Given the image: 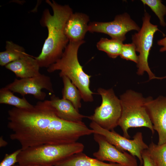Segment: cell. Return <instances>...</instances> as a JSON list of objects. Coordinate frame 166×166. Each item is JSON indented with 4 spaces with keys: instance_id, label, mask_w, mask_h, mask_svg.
Listing matches in <instances>:
<instances>
[{
    "instance_id": "obj_1",
    "label": "cell",
    "mask_w": 166,
    "mask_h": 166,
    "mask_svg": "<svg viewBox=\"0 0 166 166\" xmlns=\"http://www.w3.org/2000/svg\"><path fill=\"white\" fill-rule=\"evenodd\" d=\"M8 114L7 126L12 132L10 138L18 141L22 150L43 144L73 143L94 133L83 122L75 123L59 118L50 100L39 101L27 109L14 107Z\"/></svg>"
},
{
    "instance_id": "obj_2",
    "label": "cell",
    "mask_w": 166,
    "mask_h": 166,
    "mask_svg": "<svg viewBox=\"0 0 166 166\" xmlns=\"http://www.w3.org/2000/svg\"><path fill=\"white\" fill-rule=\"evenodd\" d=\"M45 2L52 8L53 14H51L47 9L43 11L40 23L41 26L47 28L48 35L41 53L34 57L40 67L48 68L61 58L69 43L64 28L73 12L68 5H61L53 0H46Z\"/></svg>"
},
{
    "instance_id": "obj_3",
    "label": "cell",
    "mask_w": 166,
    "mask_h": 166,
    "mask_svg": "<svg viewBox=\"0 0 166 166\" xmlns=\"http://www.w3.org/2000/svg\"><path fill=\"white\" fill-rule=\"evenodd\" d=\"M85 42L84 40L69 42L60 58L49 67L47 71L51 73L60 70L59 75L68 77L79 90L82 99L86 102L93 101L94 93L89 88L91 76L83 70L78 58L80 46Z\"/></svg>"
},
{
    "instance_id": "obj_4",
    "label": "cell",
    "mask_w": 166,
    "mask_h": 166,
    "mask_svg": "<svg viewBox=\"0 0 166 166\" xmlns=\"http://www.w3.org/2000/svg\"><path fill=\"white\" fill-rule=\"evenodd\" d=\"M84 148L76 142L62 144H46L22 150L18 157V163L22 165L54 166L57 163L78 153Z\"/></svg>"
},
{
    "instance_id": "obj_5",
    "label": "cell",
    "mask_w": 166,
    "mask_h": 166,
    "mask_svg": "<svg viewBox=\"0 0 166 166\" xmlns=\"http://www.w3.org/2000/svg\"><path fill=\"white\" fill-rule=\"evenodd\" d=\"M121 115L118 125L122 129L123 136L129 139L128 130L130 128L146 127L153 134L154 130L145 106L146 98L140 93L128 90L120 96Z\"/></svg>"
},
{
    "instance_id": "obj_6",
    "label": "cell",
    "mask_w": 166,
    "mask_h": 166,
    "mask_svg": "<svg viewBox=\"0 0 166 166\" xmlns=\"http://www.w3.org/2000/svg\"><path fill=\"white\" fill-rule=\"evenodd\" d=\"M151 15L145 10L142 18V24L140 30L132 36V43L135 45L136 51L139 53L138 60L136 64V73L140 76L144 72L148 73L149 80L160 79L156 77L151 71L148 65V59L150 50L152 46L154 35L157 31L165 34L159 29L158 26L150 22Z\"/></svg>"
},
{
    "instance_id": "obj_7",
    "label": "cell",
    "mask_w": 166,
    "mask_h": 166,
    "mask_svg": "<svg viewBox=\"0 0 166 166\" xmlns=\"http://www.w3.org/2000/svg\"><path fill=\"white\" fill-rule=\"evenodd\" d=\"M97 93L101 97V105L97 107L94 113L87 118L105 129L111 131L118 125L121 113L120 99L115 95L113 88H99Z\"/></svg>"
},
{
    "instance_id": "obj_8",
    "label": "cell",
    "mask_w": 166,
    "mask_h": 166,
    "mask_svg": "<svg viewBox=\"0 0 166 166\" xmlns=\"http://www.w3.org/2000/svg\"><path fill=\"white\" fill-rule=\"evenodd\" d=\"M89 127L94 131V133L103 136L121 151H128L131 155L136 156L140 165L143 164L142 152L144 150L148 149V146L144 141L141 132H137L133 136V139L130 140L121 136L114 130L110 131L104 129L93 121L90 123Z\"/></svg>"
},
{
    "instance_id": "obj_9",
    "label": "cell",
    "mask_w": 166,
    "mask_h": 166,
    "mask_svg": "<svg viewBox=\"0 0 166 166\" xmlns=\"http://www.w3.org/2000/svg\"><path fill=\"white\" fill-rule=\"evenodd\" d=\"M140 28L127 13L117 15L114 20L108 22H93L88 26V31L98 32L109 35L112 39L122 42L126 39V34L128 32L135 30L138 31Z\"/></svg>"
},
{
    "instance_id": "obj_10",
    "label": "cell",
    "mask_w": 166,
    "mask_h": 166,
    "mask_svg": "<svg viewBox=\"0 0 166 166\" xmlns=\"http://www.w3.org/2000/svg\"><path fill=\"white\" fill-rule=\"evenodd\" d=\"M5 87L13 93L20 94L23 97L30 94L40 101H44L46 95L42 91L45 89L51 93H54L51 78L43 74L32 77L15 78Z\"/></svg>"
},
{
    "instance_id": "obj_11",
    "label": "cell",
    "mask_w": 166,
    "mask_h": 166,
    "mask_svg": "<svg viewBox=\"0 0 166 166\" xmlns=\"http://www.w3.org/2000/svg\"><path fill=\"white\" fill-rule=\"evenodd\" d=\"M94 139L99 145L98 150L93 156L102 161H109L122 166H138L135 157L125 151L122 152L110 143L103 136L93 134Z\"/></svg>"
},
{
    "instance_id": "obj_12",
    "label": "cell",
    "mask_w": 166,
    "mask_h": 166,
    "mask_svg": "<svg viewBox=\"0 0 166 166\" xmlns=\"http://www.w3.org/2000/svg\"><path fill=\"white\" fill-rule=\"evenodd\" d=\"M145 106L153 129L158 133L157 144L166 143V97L160 96L155 99L148 97Z\"/></svg>"
},
{
    "instance_id": "obj_13",
    "label": "cell",
    "mask_w": 166,
    "mask_h": 166,
    "mask_svg": "<svg viewBox=\"0 0 166 166\" xmlns=\"http://www.w3.org/2000/svg\"><path fill=\"white\" fill-rule=\"evenodd\" d=\"M88 16L80 13H73L67 21L64 28L65 34L69 42H77L84 40L88 31Z\"/></svg>"
},
{
    "instance_id": "obj_14",
    "label": "cell",
    "mask_w": 166,
    "mask_h": 166,
    "mask_svg": "<svg viewBox=\"0 0 166 166\" xmlns=\"http://www.w3.org/2000/svg\"><path fill=\"white\" fill-rule=\"evenodd\" d=\"M5 67L21 79L35 77L41 74L37 61L34 57L26 53L19 59L8 64Z\"/></svg>"
},
{
    "instance_id": "obj_15",
    "label": "cell",
    "mask_w": 166,
    "mask_h": 166,
    "mask_svg": "<svg viewBox=\"0 0 166 166\" xmlns=\"http://www.w3.org/2000/svg\"><path fill=\"white\" fill-rule=\"evenodd\" d=\"M52 106L56 110L58 117L64 121L75 123L82 122L84 118L87 116L79 112L69 101L60 99L54 94L51 96L50 100Z\"/></svg>"
},
{
    "instance_id": "obj_16",
    "label": "cell",
    "mask_w": 166,
    "mask_h": 166,
    "mask_svg": "<svg viewBox=\"0 0 166 166\" xmlns=\"http://www.w3.org/2000/svg\"><path fill=\"white\" fill-rule=\"evenodd\" d=\"M54 166H122L116 163H107L87 156L82 152L74 154L56 163Z\"/></svg>"
},
{
    "instance_id": "obj_17",
    "label": "cell",
    "mask_w": 166,
    "mask_h": 166,
    "mask_svg": "<svg viewBox=\"0 0 166 166\" xmlns=\"http://www.w3.org/2000/svg\"><path fill=\"white\" fill-rule=\"evenodd\" d=\"M61 77L64 86L62 91V98L70 101L79 111L81 106L82 99L79 90L68 77L63 76Z\"/></svg>"
},
{
    "instance_id": "obj_18",
    "label": "cell",
    "mask_w": 166,
    "mask_h": 166,
    "mask_svg": "<svg viewBox=\"0 0 166 166\" xmlns=\"http://www.w3.org/2000/svg\"><path fill=\"white\" fill-rule=\"evenodd\" d=\"M6 50L0 53V65L5 66L19 59L26 52L24 48L11 41L6 42Z\"/></svg>"
},
{
    "instance_id": "obj_19",
    "label": "cell",
    "mask_w": 166,
    "mask_h": 166,
    "mask_svg": "<svg viewBox=\"0 0 166 166\" xmlns=\"http://www.w3.org/2000/svg\"><path fill=\"white\" fill-rule=\"evenodd\" d=\"M0 103L13 105L21 109H27L34 106L23 97L21 98L15 96L13 93L5 86L0 89Z\"/></svg>"
},
{
    "instance_id": "obj_20",
    "label": "cell",
    "mask_w": 166,
    "mask_h": 166,
    "mask_svg": "<svg viewBox=\"0 0 166 166\" xmlns=\"http://www.w3.org/2000/svg\"><path fill=\"white\" fill-rule=\"evenodd\" d=\"M123 42L119 40L101 38L97 43V47L99 50L104 51L110 57L116 58L120 56Z\"/></svg>"
},
{
    "instance_id": "obj_21",
    "label": "cell",
    "mask_w": 166,
    "mask_h": 166,
    "mask_svg": "<svg viewBox=\"0 0 166 166\" xmlns=\"http://www.w3.org/2000/svg\"><path fill=\"white\" fill-rule=\"evenodd\" d=\"M147 149L156 166H166V143L158 145L152 142Z\"/></svg>"
},
{
    "instance_id": "obj_22",
    "label": "cell",
    "mask_w": 166,
    "mask_h": 166,
    "mask_svg": "<svg viewBox=\"0 0 166 166\" xmlns=\"http://www.w3.org/2000/svg\"><path fill=\"white\" fill-rule=\"evenodd\" d=\"M144 5L149 7L159 19L160 25L163 27L166 26L164 17L166 15V6L160 0H141Z\"/></svg>"
},
{
    "instance_id": "obj_23",
    "label": "cell",
    "mask_w": 166,
    "mask_h": 166,
    "mask_svg": "<svg viewBox=\"0 0 166 166\" xmlns=\"http://www.w3.org/2000/svg\"><path fill=\"white\" fill-rule=\"evenodd\" d=\"M136 52V47L133 43L123 44L119 56L123 59L132 61L137 64L138 57Z\"/></svg>"
},
{
    "instance_id": "obj_24",
    "label": "cell",
    "mask_w": 166,
    "mask_h": 166,
    "mask_svg": "<svg viewBox=\"0 0 166 166\" xmlns=\"http://www.w3.org/2000/svg\"><path fill=\"white\" fill-rule=\"evenodd\" d=\"M22 150L21 148L16 150L10 154H6L0 163V166H13L18 162V157Z\"/></svg>"
},
{
    "instance_id": "obj_25",
    "label": "cell",
    "mask_w": 166,
    "mask_h": 166,
    "mask_svg": "<svg viewBox=\"0 0 166 166\" xmlns=\"http://www.w3.org/2000/svg\"><path fill=\"white\" fill-rule=\"evenodd\" d=\"M141 156L143 166H156L147 149L143 151Z\"/></svg>"
},
{
    "instance_id": "obj_26",
    "label": "cell",
    "mask_w": 166,
    "mask_h": 166,
    "mask_svg": "<svg viewBox=\"0 0 166 166\" xmlns=\"http://www.w3.org/2000/svg\"><path fill=\"white\" fill-rule=\"evenodd\" d=\"M157 44L160 46H162L160 49V52H164L166 51V36L157 42Z\"/></svg>"
},
{
    "instance_id": "obj_27",
    "label": "cell",
    "mask_w": 166,
    "mask_h": 166,
    "mask_svg": "<svg viewBox=\"0 0 166 166\" xmlns=\"http://www.w3.org/2000/svg\"><path fill=\"white\" fill-rule=\"evenodd\" d=\"M8 144L7 142L4 140L2 136L0 137V147H5Z\"/></svg>"
},
{
    "instance_id": "obj_28",
    "label": "cell",
    "mask_w": 166,
    "mask_h": 166,
    "mask_svg": "<svg viewBox=\"0 0 166 166\" xmlns=\"http://www.w3.org/2000/svg\"><path fill=\"white\" fill-rule=\"evenodd\" d=\"M14 166H44V165H21L19 164H18L17 165H14Z\"/></svg>"
},
{
    "instance_id": "obj_29",
    "label": "cell",
    "mask_w": 166,
    "mask_h": 166,
    "mask_svg": "<svg viewBox=\"0 0 166 166\" xmlns=\"http://www.w3.org/2000/svg\"><path fill=\"white\" fill-rule=\"evenodd\" d=\"M162 77V79H163V78H166V76L164 77Z\"/></svg>"
},
{
    "instance_id": "obj_30",
    "label": "cell",
    "mask_w": 166,
    "mask_h": 166,
    "mask_svg": "<svg viewBox=\"0 0 166 166\" xmlns=\"http://www.w3.org/2000/svg\"><path fill=\"white\" fill-rule=\"evenodd\" d=\"M141 165H139V166H141Z\"/></svg>"
}]
</instances>
